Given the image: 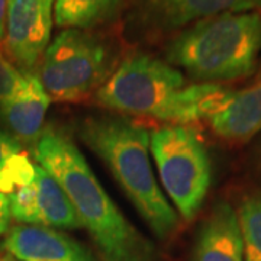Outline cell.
<instances>
[{
  "label": "cell",
  "mask_w": 261,
  "mask_h": 261,
  "mask_svg": "<svg viewBox=\"0 0 261 261\" xmlns=\"http://www.w3.org/2000/svg\"><path fill=\"white\" fill-rule=\"evenodd\" d=\"M38 166L63 187L102 261H157L154 244L123 216L64 130L48 126L34 147Z\"/></svg>",
  "instance_id": "1"
},
{
  "label": "cell",
  "mask_w": 261,
  "mask_h": 261,
  "mask_svg": "<svg viewBox=\"0 0 261 261\" xmlns=\"http://www.w3.org/2000/svg\"><path fill=\"white\" fill-rule=\"evenodd\" d=\"M79 135L109 167L152 232L166 240L177 229V214L152 171L149 132L144 125L121 115L89 116L80 123Z\"/></svg>",
  "instance_id": "2"
},
{
  "label": "cell",
  "mask_w": 261,
  "mask_h": 261,
  "mask_svg": "<svg viewBox=\"0 0 261 261\" xmlns=\"http://www.w3.org/2000/svg\"><path fill=\"white\" fill-rule=\"evenodd\" d=\"M260 49V13L228 12L180 32L166 48V58L197 80L215 83L252 74Z\"/></svg>",
  "instance_id": "3"
},
{
  "label": "cell",
  "mask_w": 261,
  "mask_h": 261,
  "mask_svg": "<svg viewBox=\"0 0 261 261\" xmlns=\"http://www.w3.org/2000/svg\"><path fill=\"white\" fill-rule=\"evenodd\" d=\"M149 151L160 180L180 216L199 214L212 183V163L200 135L189 125H163L149 132Z\"/></svg>",
  "instance_id": "4"
},
{
  "label": "cell",
  "mask_w": 261,
  "mask_h": 261,
  "mask_svg": "<svg viewBox=\"0 0 261 261\" xmlns=\"http://www.w3.org/2000/svg\"><path fill=\"white\" fill-rule=\"evenodd\" d=\"M185 77L163 60L137 53L126 57L96 92V100L115 112L171 121Z\"/></svg>",
  "instance_id": "5"
},
{
  "label": "cell",
  "mask_w": 261,
  "mask_h": 261,
  "mask_svg": "<svg viewBox=\"0 0 261 261\" xmlns=\"http://www.w3.org/2000/svg\"><path fill=\"white\" fill-rule=\"evenodd\" d=\"M108 45L83 29L61 31L39 64V80L57 102H80L97 92L112 75Z\"/></svg>",
  "instance_id": "6"
},
{
  "label": "cell",
  "mask_w": 261,
  "mask_h": 261,
  "mask_svg": "<svg viewBox=\"0 0 261 261\" xmlns=\"http://www.w3.org/2000/svg\"><path fill=\"white\" fill-rule=\"evenodd\" d=\"M56 0H8L6 35L9 60L23 73H32L51 39Z\"/></svg>",
  "instance_id": "7"
},
{
  "label": "cell",
  "mask_w": 261,
  "mask_h": 261,
  "mask_svg": "<svg viewBox=\"0 0 261 261\" xmlns=\"http://www.w3.org/2000/svg\"><path fill=\"white\" fill-rule=\"evenodd\" d=\"M8 197L12 218L23 225L54 229L82 228L63 187L41 166H35V176L29 185Z\"/></svg>",
  "instance_id": "8"
},
{
  "label": "cell",
  "mask_w": 261,
  "mask_h": 261,
  "mask_svg": "<svg viewBox=\"0 0 261 261\" xmlns=\"http://www.w3.org/2000/svg\"><path fill=\"white\" fill-rule=\"evenodd\" d=\"M261 0H138L137 22L151 31H174L221 13L255 12Z\"/></svg>",
  "instance_id": "9"
},
{
  "label": "cell",
  "mask_w": 261,
  "mask_h": 261,
  "mask_svg": "<svg viewBox=\"0 0 261 261\" xmlns=\"http://www.w3.org/2000/svg\"><path fill=\"white\" fill-rule=\"evenodd\" d=\"M2 248L18 261H97L74 238L47 226L16 225L6 232Z\"/></svg>",
  "instance_id": "10"
},
{
  "label": "cell",
  "mask_w": 261,
  "mask_h": 261,
  "mask_svg": "<svg viewBox=\"0 0 261 261\" xmlns=\"http://www.w3.org/2000/svg\"><path fill=\"white\" fill-rule=\"evenodd\" d=\"M190 261H245L238 214L219 202L202 222L196 235Z\"/></svg>",
  "instance_id": "11"
},
{
  "label": "cell",
  "mask_w": 261,
  "mask_h": 261,
  "mask_svg": "<svg viewBox=\"0 0 261 261\" xmlns=\"http://www.w3.org/2000/svg\"><path fill=\"white\" fill-rule=\"evenodd\" d=\"M51 97L39 77L29 73L25 87L8 102L0 105V119L10 134L22 142L35 144L42 134Z\"/></svg>",
  "instance_id": "12"
},
{
  "label": "cell",
  "mask_w": 261,
  "mask_h": 261,
  "mask_svg": "<svg viewBox=\"0 0 261 261\" xmlns=\"http://www.w3.org/2000/svg\"><path fill=\"white\" fill-rule=\"evenodd\" d=\"M207 121L224 140L243 142L258 134L261 130V79L243 90L232 92L224 106Z\"/></svg>",
  "instance_id": "13"
},
{
  "label": "cell",
  "mask_w": 261,
  "mask_h": 261,
  "mask_svg": "<svg viewBox=\"0 0 261 261\" xmlns=\"http://www.w3.org/2000/svg\"><path fill=\"white\" fill-rule=\"evenodd\" d=\"M123 0H56L54 20L61 28L87 31L119 15Z\"/></svg>",
  "instance_id": "14"
},
{
  "label": "cell",
  "mask_w": 261,
  "mask_h": 261,
  "mask_svg": "<svg viewBox=\"0 0 261 261\" xmlns=\"http://www.w3.org/2000/svg\"><path fill=\"white\" fill-rule=\"evenodd\" d=\"M244 243V260L261 261V195L245 197L238 211Z\"/></svg>",
  "instance_id": "15"
},
{
  "label": "cell",
  "mask_w": 261,
  "mask_h": 261,
  "mask_svg": "<svg viewBox=\"0 0 261 261\" xmlns=\"http://www.w3.org/2000/svg\"><path fill=\"white\" fill-rule=\"evenodd\" d=\"M29 73H23L0 49V105L18 94L27 84Z\"/></svg>",
  "instance_id": "16"
},
{
  "label": "cell",
  "mask_w": 261,
  "mask_h": 261,
  "mask_svg": "<svg viewBox=\"0 0 261 261\" xmlns=\"http://www.w3.org/2000/svg\"><path fill=\"white\" fill-rule=\"evenodd\" d=\"M23 151V147L12 134L0 130V167L5 166L13 155Z\"/></svg>",
  "instance_id": "17"
},
{
  "label": "cell",
  "mask_w": 261,
  "mask_h": 261,
  "mask_svg": "<svg viewBox=\"0 0 261 261\" xmlns=\"http://www.w3.org/2000/svg\"><path fill=\"white\" fill-rule=\"evenodd\" d=\"M10 219H12V215H10L9 197L0 193V237L8 232Z\"/></svg>",
  "instance_id": "18"
},
{
  "label": "cell",
  "mask_w": 261,
  "mask_h": 261,
  "mask_svg": "<svg viewBox=\"0 0 261 261\" xmlns=\"http://www.w3.org/2000/svg\"><path fill=\"white\" fill-rule=\"evenodd\" d=\"M6 18H8V0H0V42L6 35Z\"/></svg>",
  "instance_id": "19"
},
{
  "label": "cell",
  "mask_w": 261,
  "mask_h": 261,
  "mask_svg": "<svg viewBox=\"0 0 261 261\" xmlns=\"http://www.w3.org/2000/svg\"><path fill=\"white\" fill-rule=\"evenodd\" d=\"M0 261H18V260L12 258L10 255H5V257H0Z\"/></svg>",
  "instance_id": "20"
}]
</instances>
